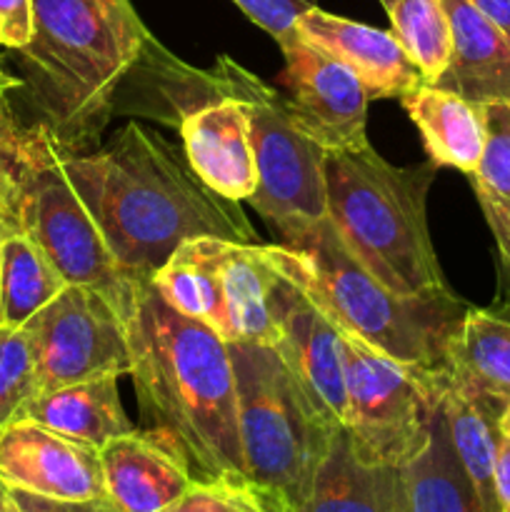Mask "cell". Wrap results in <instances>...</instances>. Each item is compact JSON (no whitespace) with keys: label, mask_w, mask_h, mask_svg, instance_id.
<instances>
[{"label":"cell","mask_w":510,"mask_h":512,"mask_svg":"<svg viewBox=\"0 0 510 512\" xmlns=\"http://www.w3.org/2000/svg\"><path fill=\"white\" fill-rule=\"evenodd\" d=\"M210 75L220 95H235L248 108L258 170L248 203L283 235V245L295 243L328 218L325 150L290 120L283 95L233 58L220 55Z\"/></svg>","instance_id":"52a82bcc"},{"label":"cell","mask_w":510,"mask_h":512,"mask_svg":"<svg viewBox=\"0 0 510 512\" xmlns=\"http://www.w3.org/2000/svg\"><path fill=\"white\" fill-rule=\"evenodd\" d=\"M340 338L345 363L343 428L365 458L403 468L428 443L443 368L403 365L343 330Z\"/></svg>","instance_id":"9c48e42d"},{"label":"cell","mask_w":510,"mask_h":512,"mask_svg":"<svg viewBox=\"0 0 510 512\" xmlns=\"http://www.w3.org/2000/svg\"><path fill=\"white\" fill-rule=\"evenodd\" d=\"M33 20L13 50L18 90L63 153H88L153 35L130 0H33Z\"/></svg>","instance_id":"3957f363"},{"label":"cell","mask_w":510,"mask_h":512,"mask_svg":"<svg viewBox=\"0 0 510 512\" xmlns=\"http://www.w3.org/2000/svg\"><path fill=\"white\" fill-rule=\"evenodd\" d=\"M483 118L485 148L470 180L510 275V100L483 103Z\"/></svg>","instance_id":"484cf974"},{"label":"cell","mask_w":510,"mask_h":512,"mask_svg":"<svg viewBox=\"0 0 510 512\" xmlns=\"http://www.w3.org/2000/svg\"><path fill=\"white\" fill-rule=\"evenodd\" d=\"M68 285L48 255L23 230L15 228L5 238L0 288H3V320L8 328H23Z\"/></svg>","instance_id":"4316f807"},{"label":"cell","mask_w":510,"mask_h":512,"mask_svg":"<svg viewBox=\"0 0 510 512\" xmlns=\"http://www.w3.org/2000/svg\"><path fill=\"white\" fill-rule=\"evenodd\" d=\"M13 193H15V180L13 188L0 193V285H3V245L5 238L18 228L15 223V205H13ZM0 325H5L3 320V288H0Z\"/></svg>","instance_id":"e575fe53"},{"label":"cell","mask_w":510,"mask_h":512,"mask_svg":"<svg viewBox=\"0 0 510 512\" xmlns=\"http://www.w3.org/2000/svg\"><path fill=\"white\" fill-rule=\"evenodd\" d=\"M280 50L285 58L280 83L290 120L325 153L368 145L370 98L363 83L340 60L298 33L280 43Z\"/></svg>","instance_id":"8fae6325"},{"label":"cell","mask_w":510,"mask_h":512,"mask_svg":"<svg viewBox=\"0 0 510 512\" xmlns=\"http://www.w3.org/2000/svg\"><path fill=\"white\" fill-rule=\"evenodd\" d=\"M498 495H500V508L503 512H510V440L500 435L498 440Z\"/></svg>","instance_id":"d590c367"},{"label":"cell","mask_w":510,"mask_h":512,"mask_svg":"<svg viewBox=\"0 0 510 512\" xmlns=\"http://www.w3.org/2000/svg\"><path fill=\"white\" fill-rule=\"evenodd\" d=\"M450 25V63L435 88L473 103L510 100V40L470 0H440Z\"/></svg>","instance_id":"ac0fdd59"},{"label":"cell","mask_w":510,"mask_h":512,"mask_svg":"<svg viewBox=\"0 0 510 512\" xmlns=\"http://www.w3.org/2000/svg\"><path fill=\"white\" fill-rule=\"evenodd\" d=\"M275 273L303 290L343 333L403 365L445 368L468 303L453 290L398 295L353 258L328 218L290 245H263Z\"/></svg>","instance_id":"277c9868"},{"label":"cell","mask_w":510,"mask_h":512,"mask_svg":"<svg viewBox=\"0 0 510 512\" xmlns=\"http://www.w3.org/2000/svg\"><path fill=\"white\" fill-rule=\"evenodd\" d=\"M445 420H448L450 440L458 453L460 465L478 495L483 512H503L498 495V415L503 405L490 403L480 395L468 393L448 380L443 368V388H440Z\"/></svg>","instance_id":"603a6c76"},{"label":"cell","mask_w":510,"mask_h":512,"mask_svg":"<svg viewBox=\"0 0 510 512\" xmlns=\"http://www.w3.org/2000/svg\"><path fill=\"white\" fill-rule=\"evenodd\" d=\"M395 40L433 85L450 63V25L440 0H395L388 10Z\"/></svg>","instance_id":"83f0119b"},{"label":"cell","mask_w":510,"mask_h":512,"mask_svg":"<svg viewBox=\"0 0 510 512\" xmlns=\"http://www.w3.org/2000/svg\"><path fill=\"white\" fill-rule=\"evenodd\" d=\"M193 173L220 198L250 200L258 188L248 108L235 95H218L178 120Z\"/></svg>","instance_id":"5bb4252c"},{"label":"cell","mask_w":510,"mask_h":512,"mask_svg":"<svg viewBox=\"0 0 510 512\" xmlns=\"http://www.w3.org/2000/svg\"><path fill=\"white\" fill-rule=\"evenodd\" d=\"M255 25L265 30L268 35H273L275 43H285V40L293 38L298 30L300 15L308 8H313V0H233Z\"/></svg>","instance_id":"4dcf8cb0"},{"label":"cell","mask_w":510,"mask_h":512,"mask_svg":"<svg viewBox=\"0 0 510 512\" xmlns=\"http://www.w3.org/2000/svg\"><path fill=\"white\" fill-rule=\"evenodd\" d=\"M445 375L490 403H510V308H468L450 338Z\"/></svg>","instance_id":"d6986e66"},{"label":"cell","mask_w":510,"mask_h":512,"mask_svg":"<svg viewBox=\"0 0 510 512\" xmlns=\"http://www.w3.org/2000/svg\"><path fill=\"white\" fill-rule=\"evenodd\" d=\"M8 493L18 512H123L108 495L93 500H50L23 490L8 488Z\"/></svg>","instance_id":"836d02e7"},{"label":"cell","mask_w":510,"mask_h":512,"mask_svg":"<svg viewBox=\"0 0 510 512\" xmlns=\"http://www.w3.org/2000/svg\"><path fill=\"white\" fill-rule=\"evenodd\" d=\"M130 345V378L150 430L188 460L195 480H248L228 343L170 308L150 278L115 300Z\"/></svg>","instance_id":"7a4b0ae2"},{"label":"cell","mask_w":510,"mask_h":512,"mask_svg":"<svg viewBox=\"0 0 510 512\" xmlns=\"http://www.w3.org/2000/svg\"><path fill=\"white\" fill-rule=\"evenodd\" d=\"M223 243L213 235L185 240L150 278L170 308L210 325L220 338L225 333Z\"/></svg>","instance_id":"7402d4cb"},{"label":"cell","mask_w":510,"mask_h":512,"mask_svg":"<svg viewBox=\"0 0 510 512\" xmlns=\"http://www.w3.org/2000/svg\"><path fill=\"white\" fill-rule=\"evenodd\" d=\"M380 3H383L385 10H390V8H393V5H395V0H380Z\"/></svg>","instance_id":"60d3db41"},{"label":"cell","mask_w":510,"mask_h":512,"mask_svg":"<svg viewBox=\"0 0 510 512\" xmlns=\"http://www.w3.org/2000/svg\"><path fill=\"white\" fill-rule=\"evenodd\" d=\"M105 495L123 512H165L195 475L188 460L153 430H130L100 448Z\"/></svg>","instance_id":"2e32d148"},{"label":"cell","mask_w":510,"mask_h":512,"mask_svg":"<svg viewBox=\"0 0 510 512\" xmlns=\"http://www.w3.org/2000/svg\"><path fill=\"white\" fill-rule=\"evenodd\" d=\"M275 338L273 348L305 385L315 403L345 423L343 338L333 320L290 280L278 275L270 300Z\"/></svg>","instance_id":"4fadbf2b"},{"label":"cell","mask_w":510,"mask_h":512,"mask_svg":"<svg viewBox=\"0 0 510 512\" xmlns=\"http://www.w3.org/2000/svg\"><path fill=\"white\" fill-rule=\"evenodd\" d=\"M33 0H0V45L20 50L33 38Z\"/></svg>","instance_id":"d6a6232c"},{"label":"cell","mask_w":510,"mask_h":512,"mask_svg":"<svg viewBox=\"0 0 510 512\" xmlns=\"http://www.w3.org/2000/svg\"><path fill=\"white\" fill-rule=\"evenodd\" d=\"M63 168L125 278H153L185 240L255 243L238 203L220 198L168 140L128 123L88 153H63Z\"/></svg>","instance_id":"6da1fadb"},{"label":"cell","mask_w":510,"mask_h":512,"mask_svg":"<svg viewBox=\"0 0 510 512\" xmlns=\"http://www.w3.org/2000/svg\"><path fill=\"white\" fill-rule=\"evenodd\" d=\"M0 483L50 500L105 498L100 450L33 420L0 435Z\"/></svg>","instance_id":"7c38bea8"},{"label":"cell","mask_w":510,"mask_h":512,"mask_svg":"<svg viewBox=\"0 0 510 512\" xmlns=\"http://www.w3.org/2000/svg\"><path fill=\"white\" fill-rule=\"evenodd\" d=\"M15 90H0V193L13 188L25 125L13 108Z\"/></svg>","instance_id":"1f68e13d"},{"label":"cell","mask_w":510,"mask_h":512,"mask_svg":"<svg viewBox=\"0 0 510 512\" xmlns=\"http://www.w3.org/2000/svg\"><path fill=\"white\" fill-rule=\"evenodd\" d=\"M245 475L283 512L308 495L335 423L273 345L228 343Z\"/></svg>","instance_id":"8992f818"},{"label":"cell","mask_w":510,"mask_h":512,"mask_svg":"<svg viewBox=\"0 0 510 512\" xmlns=\"http://www.w3.org/2000/svg\"><path fill=\"white\" fill-rule=\"evenodd\" d=\"M15 512H18V510H15Z\"/></svg>","instance_id":"b9f144b4"},{"label":"cell","mask_w":510,"mask_h":512,"mask_svg":"<svg viewBox=\"0 0 510 512\" xmlns=\"http://www.w3.org/2000/svg\"><path fill=\"white\" fill-rule=\"evenodd\" d=\"M165 512H283L250 480H195Z\"/></svg>","instance_id":"f546056e"},{"label":"cell","mask_w":510,"mask_h":512,"mask_svg":"<svg viewBox=\"0 0 510 512\" xmlns=\"http://www.w3.org/2000/svg\"><path fill=\"white\" fill-rule=\"evenodd\" d=\"M0 512H15L13 500H10L8 488H5L3 483H0Z\"/></svg>","instance_id":"ab89813d"},{"label":"cell","mask_w":510,"mask_h":512,"mask_svg":"<svg viewBox=\"0 0 510 512\" xmlns=\"http://www.w3.org/2000/svg\"><path fill=\"white\" fill-rule=\"evenodd\" d=\"M405 113L423 135L430 163L473 173L485 148L483 103L423 83L400 98Z\"/></svg>","instance_id":"ffe728a7"},{"label":"cell","mask_w":510,"mask_h":512,"mask_svg":"<svg viewBox=\"0 0 510 512\" xmlns=\"http://www.w3.org/2000/svg\"><path fill=\"white\" fill-rule=\"evenodd\" d=\"M35 395L40 388L28 335L23 328L0 325V435L23 418Z\"/></svg>","instance_id":"f1b7e54d"},{"label":"cell","mask_w":510,"mask_h":512,"mask_svg":"<svg viewBox=\"0 0 510 512\" xmlns=\"http://www.w3.org/2000/svg\"><path fill=\"white\" fill-rule=\"evenodd\" d=\"M20 420H33L98 450L110 440L135 430L120 403L118 375H105L35 395L25 405Z\"/></svg>","instance_id":"44dd1931"},{"label":"cell","mask_w":510,"mask_h":512,"mask_svg":"<svg viewBox=\"0 0 510 512\" xmlns=\"http://www.w3.org/2000/svg\"><path fill=\"white\" fill-rule=\"evenodd\" d=\"M498 430H500V435H503V438L510 440V403L505 405L503 413L498 415Z\"/></svg>","instance_id":"f35d334b"},{"label":"cell","mask_w":510,"mask_h":512,"mask_svg":"<svg viewBox=\"0 0 510 512\" xmlns=\"http://www.w3.org/2000/svg\"><path fill=\"white\" fill-rule=\"evenodd\" d=\"M35 358L40 393L130 375V345L113 300L90 285H68L23 325Z\"/></svg>","instance_id":"30bf717a"},{"label":"cell","mask_w":510,"mask_h":512,"mask_svg":"<svg viewBox=\"0 0 510 512\" xmlns=\"http://www.w3.org/2000/svg\"><path fill=\"white\" fill-rule=\"evenodd\" d=\"M278 273L258 243H223L225 343L273 345L270 300Z\"/></svg>","instance_id":"cb8c5ba5"},{"label":"cell","mask_w":510,"mask_h":512,"mask_svg":"<svg viewBox=\"0 0 510 512\" xmlns=\"http://www.w3.org/2000/svg\"><path fill=\"white\" fill-rule=\"evenodd\" d=\"M488 20H493L510 40V0H470Z\"/></svg>","instance_id":"8d00e7d4"},{"label":"cell","mask_w":510,"mask_h":512,"mask_svg":"<svg viewBox=\"0 0 510 512\" xmlns=\"http://www.w3.org/2000/svg\"><path fill=\"white\" fill-rule=\"evenodd\" d=\"M293 512H410L405 470L365 458L340 425L308 495Z\"/></svg>","instance_id":"e0dca14e"},{"label":"cell","mask_w":510,"mask_h":512,"mask_svg":"<svg viewBox=\"0 0 510 512\" xmlns=\"http://www.w3.org/2000/svg\"><path fill=\"white\" fill-rule=\"evenodd\" d=\"M15 223L43 250L70 285H90L118 300L125 278L63 168L48 128L25 125L15 168Z\"/></svg>","instance_id":"ba28073f"},{"label":"cell","mask_w":510,"mask_h":512,"mask_svg":"<svg viewBox=\"0 0 510 512\" xmlns=\"http://www.w3.org/2000/svg\"><path fill=\"white\" fill-rule=\"evenodd\" d=\"M403 470L410 512H483L453 448L440 400L430 420L428 443L408 465H403Z\"/></svg>","instance_id":"d4e9b609"},{"label":"cell","mask_w":510,"mask_h":512,"mask_svg":"<svg viewBox=\"0 0 510 512\" xmlns=\"http://www.w3.org/2000/svg\"><path fill=\"white\" fill-rule=\"evenodd\" d=\"M295 30L300 38L340 60L363 83L370 100L403 98L425 83V75L388 30L325 13L318 5L300 15Z\"/></svg>","instance_id":"9a60e30c"},{"label":"cell","mask_w":510,"mask_h":512,"mask_svg":"<svg viewBox=\"0 0 510 512\" xmlns=\"http://www.w3.org/2000/svg\"><path fill=\"white\" fill-rule=\"evenodd\" d=\"M18 85V78L10 75L8 70L3 68V63H0V90H18Z\"/></svg>","instance_id":"74e56055"},{"label":"cell","mask_w":510,"mask_h":512,"mask_svg":"<svg viewBox=\"0 0 510 512\" xmlns=\"http://www.w3.org/2000/svg\"><path fill=\"white\" fill-rule=\"evenodd\" d=\"M435 168H395L370 143L325 153L328 220L353 258L398 295L448 290L425 218Z\"/></svg>","instance_id":"5b68a950"}]
</instances>
